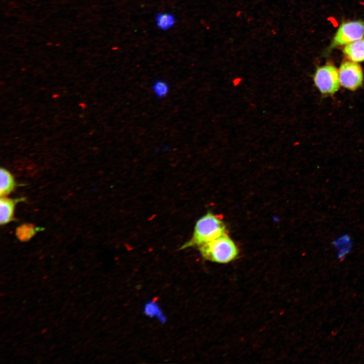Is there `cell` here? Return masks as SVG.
<instances>
[{
	"mask_svg": "<svg viewBox=\"0 0 364 364\" xmlns=\"http://www.w3.org/2000/svg\"><path fill=\"white\" fill-rule=\"evenodd\" d=\"M173 23V18L169 15L163 14L157 18L158 25L162 28H167L171 26Z\"/></svg>",
	"mask_w": 364,
	"mask_h": 364,
	"instance_id": "12",
	"label": "cell"
},
{
	"mask_svg": "<svg viewBox=\"0 0 364 364\" xmlns=\"http://www.w3.org/2000/svg\"><path fill=\"white\" fill-rule=\"evenodd\" d=\"M152 90L154 95L158 98L165 97L169 93L170 87L168 83L165 80L157 79L153 82Z\"/></svg>",
	"mask_w": 364,
	"mask_h": 364,
	"instance_id": "11",
	"label": "cell"
},
{
	"mask_svg": "<svg viewBox=\"0 0 364 364\" xmlns=\"http://www.w3.org/2000/svg\"><path fill=\"white\" fill-rule=\"evenodd\" d=\"M343 53L349 61L358 63L364 62V37L345 45Z\"/></svg>",
	"mask_w": 364,
	"mask_h": 364,
	"instance_id": "7",
	"label": "cell"
},
{
	"mask_svg": "<svg viewBox=\"0 0 364 364\" xmlns=\"http://www.w3.org/2000/svg\"><path fill=\"white\" fill-rule=\"evenodd\" d=\"M16 186V183L12 174L5 168L0 170V195L5 197L11 193Z\"/></svg>",
	"mask_w": 364,
	"mask_h": 364,
	"instance_id": "9",
	"label": "cell"
},
{
	"mask_svg": "<svg viewBox=\"0 0 364 364\" xmlns=\"http://www.w3.org/2000/svg\"><path fill=\"white\" fill-rule=\"evenodd\" d=\"M37 231V228L32 224H23L17 228L16 235L21 241L26 242L31 239Z\"/></svg>",
	"mask_w": 364,
	"mask_h": 364,
	"instance_id": "10",
	"label": "cell"
},
{
	"mask_svg": "<svg viewBox=\"0 0 364 364\" xmlns=\"http://www.w3.org/2000/svg\"><path fill=\"white\" fill-rule=\"evenodd\" d=\"M363 37L364 22L361 20L344 22L337 29L328 51L345 46Z\"/></svg>",
	"mask_w": 364,
	"mask_h": 364,
	"instance_id": "4",
	"label": "cell"
},
{
	"mask_svg": "<svg viewBox=\"0 0 364 364\" xmlns=\"http://www.w3.org/2000/svg\"><path fill=\"white\" fill-rule=\"evenodd\" d=\"M24 198L10 199L1 197L0 199V223L5 224L12 221L14 219L15 207L16 204L23 201Z\"/></svg>",
	"mask_w": 364,
	"mask_h": 364,
	"instance_id": "6",
	"label": "cell"
},
{
	"mask_svg": "<svg viewBox=\"0 0 364 364\" xmlns=\"http://www.w3.org/2000/svg\"><path fill=\"white\" fill-rule=\"evenodd\" d=\"M314 84L323 95H333L341 85L338 70L332 64H326L316 68L313 76Z\"/></svg>",
	"mask_w": 364,
	"mask_h": 364,
	"instance_id": "3",
	"label": "cell"
},
{
	"mask_svg": "<svg viewBox=\"0 0 364 364\" xmlns=\"http://www.w3.org/2000/svg\"><path fill=\"white\" fill-rule=\"evenodd\" d=\"M332 244L340 260L343 259L351 252L352 248L351 239L347 234H343L337 238L333 241Z\"/></svg>",
	"mask_w": 364,
	"mask_h": 364,
	"instance_id": "8",
	"label": "cell"
},
{
	"mask_svg": "<svg viewBox=\"0 0 364 364\" xmlns=\"http://www.w3.org/2000/svg\"><path fill=\"white\" fill-rule=\"evenodd\" d=\"M338 73L341 85L348 90H356L363 84V72L358 63L351 61L343 62Z\"/></svg>",
	"mask_w": 364,
	"mask_h": 364,
	"instance_id": "5",
	"label": "cell"
},
{
	"mask_svg": "<svg viewBox=\"0 0 364 364\" xmlns=\"http://www.w3.org/2000/svg\"><path fill=\"white\" fill-rule=\"evenodd\" d=\"M225 234L226 228L222 219L208 212L197 220L192 237L181 248L199 247Z\"/></svg>",
	"mask_w": 364,
	"mask_h": 364,
	"instance_id": "1",
	"label": "cell"
},
{
	"mask_svg": "<svg viewBox=\"0 0 364 364\" xmlns=\"http://www.w3.org/2000/svg\"><path fill=\"white\" fill-rule=\"evenodd\" d=\"M198 248L204 259L217 263L230 262L239 254L237 245L227 234Z\"/></svg>",
	"mask_w": 364,
	"mask_h": 364,
	"instance_id": "2",
	"label": "cell"
}]
</instances>
